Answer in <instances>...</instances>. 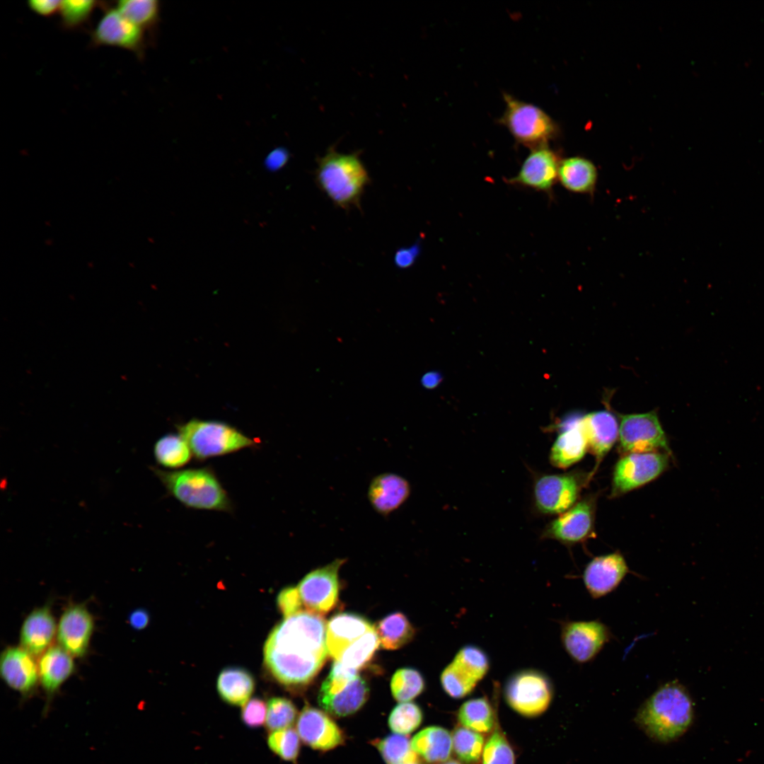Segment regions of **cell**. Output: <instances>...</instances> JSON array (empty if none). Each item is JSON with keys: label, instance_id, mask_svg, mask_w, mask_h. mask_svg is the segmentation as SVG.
I'll list each match as a JSON object with an SVG mask.
<instances>
[{"label": "cell", "instance_id": "1", "mask_svg": "<svg viewBox=\"0 0 764 764\" xmlns=\"http://www.w3.org/2000/svg\"><path fill=\"white\" fill-rule=\"evenodd\" d=\"M326 627L322 615L303 611L272 630L264 645V663L278 683L294 688L316 677L328 656Z\"/></svg>", "mask_w": 764, "mask_h": 764}, {"label": "cell", "instance_id": "2", "mask_svg": "<svg viewBox=\"0 0 764 764\" xmlns=\"http://www.w3.org/2000/svg\"><path fill=\"white\" fill-rule=\"evenodd\" d=\"M637 723L652 739L661 742L676 739L693 719V704L687 689L672 681L659 686L642 704Z\"/></svg>", "mask_w": 764, "mask_h": 764}, {"label": "cell", "instance_id": "3", "mask_svg": "<svg viewBox=\"0 0 764 764\" xmlns=\"http://www.w3.org/2000/svg\"><path fill=\"white\" fill-rule=\"evenodd\" d=\"M314 180L332 204L342 209H360L371 178L359 152L342 154L334 146L316 159Z\"/></svg>", "mask_w": 764, "mask_h": 764}, {"label": "cell", "instance_id": "4", "mask_svg": "<svg viewBox=\"0 0 764 764\" xmlns=\"http://www.w3.org/2000/svg\"><path fill=\"white\" fill-rule=\"evenodd\" d=\"M167 491L185 506L195 509L231 511V502L209 468L166 471L152 468Z\"/></svg>", "mask_w": 764, "mask_h": 764}, {"label": "cell", "instance_id": "5", "mask_svg": "<svg viewBox=\"0 0 764 764\" xmlns=\"http://www.w3.org/2000/svg\"><path fill=\"white\" fill-rule=\"evenodd\" d=\"M177 428L198 460L226 455L257 444L255 439L221 422L192 419Z\"/></svg>", "mask_w": 764, "mask_h": 764}, {"label": "cell", "instance_id": "6", "mask_svg": "<svg viewBox=\"0 0 764 764\" xmlns=\"http://www.w3.org/2000/svg\"><path fill=\"white\" fill-rule=\"evenodd\" d=\"M505 109L499 122L504 125L516 142L531 149L546 146L556 134L552 119L542 109L504 93Z\"/></svg>", "mask_w": 764, "mask_h": 764}, {"label": "cell", "instance_id": "7", "mask_svg": "<svg viewBox=\"0 0 764 764\" xmlns=\"http://www.w3.org/2000/svg\"><path fill=\"white\" fill-rule=\"evenodd\" d=\"M504 694L507 704L517 713L528 717L543 714L553 697L548 676L533 668L519 670L507 679Z\"/></svg>", "mask_w": 764, "mask_h": 764}, {"label": "cell", "instance_id": "8", "mask_svg": "<svg viewBox=\"0 0 764 764\" xmlns=\"http://www.w3.org/2000/svg\"><path fill=\"white\" fill-rule=\"evenodd\" d=\"M489 669L490 659L485 651L475 645L463 646L441 671V687L448 696L463 698L473 691Z\"/></svg>", "mask_w": 764, "mask_h": 764}, {"label": "cell", "instance_id": "9", "mask_svg": "<svg viewBox=\"0 0 764 764\" xmlns=\"http://www.w3.org/2000/svg\"><path fill=\"white\" fill-rule=\"evenodd\" d=\"M619 448L624 454L664 452L671 453L666 435L654 412L620 416Z\"/></svg>", "mask_w": 764, "mask_h": 764}, {"label": "cell", "instance_id": "10", "mask_svg": "<svg viewBox=\"0 0 764 764\" xmlns=\"http://www.w3.org/2000/svg\"><path fill=\"white\" fill-rule=\"evenodd\" d=\"M668 454L664 452L631 453L615 465L611 496L622 495L658 478L668 467Z\"/></svg>", "mask_w": 764, "mask_h": 764}, {"label": "cell", "instance_id": "11", "mask_svg": "<svg viewBox=\"0 0 764 764\" xmlns=\"http://www.w3.org/2000/svg\"><path fill=\"white\" fill-rule=\"evenodd\" d=\"M345 558H337L329 564L308 573L297 588L306 612L322 615L332 610L338 601L339 571Z\"/></svg>", "mask_w": 764, "mask_h": 764}, {"label": "cell", "instance_id": "12", "mask_svg": "<svg viewBox=\"0 0 764 764\" xmlns=\"http://www.w3.org/2000/svg\"><path fill=\"white\" fill-rule=\"evenodd\" d=\"M611 638L610 628L599 620L565 621L561 625L562 645L577 664L593 661Z\"/></svg>", "mask_w": 764, "mask_h": 764}, {"label": "cell", "instance_id": "13", "mask_svg": "<svg viewBox=\"0 0 764 764\" xmlns=\"http://www.w3.org/2000/svg\"><path fill=\"white\" fill-rule=\"evenodd\" d=\"M585 475L579 472L545 475L534 485V500L538 510L545 514H558L577 502Z\"/></svg>", "mask_w": 764, "mask_h": 764}, {"label": "cell", "instance_id": "14", "mask_svg": "<svg viewBox=\"0 0 764 764\" xmlns=\"http://www.w3.org/2000/svg\"><path fill=\"white\" fill-rule=\"evenodd\" d=\"M91 44L127 50L140 59L144 56V31L128 21L115 8L105 11L91 33Z\"/></svg>", "mask_w": 764, "mask_h": 764}, {"label": "cell", "instance_id": "15", "mask_svg": "<svg viewBox=\"0 0 764 764\" xmlns=\"http://www.w3.org/2000/svg\"><path fill=\"white\" fill-rule=\"evenodd\" d=\"M95 620L85 603H71L57 623V644L74 658L85 656L89 650Z\"/></svg>", "mask_w": 764, "mask_h": 764}, {"label": "cell", "instance_id": "16", "mask_svg": "<svg viewBox=\"0 0 764 764\" xmlns=\"http://www.w3.org/2000/svg\"><path fill=\"white\" fill-rule=\"evenodd\" d=\"M296 724L301 740L314 750L330 751L345 742L342 730L325 711L306 705Z\"/></svg>", "mask_w": 764, "mask_h": 764}, {"label": "cell", "instance_id": "17", "mask_svg": "<svg viewBox=\"0 0 764 764\" xmlns=\"http://www.w3.org/2000/svg\"><path fill=\"white\" fill-rule=\"evenodd\" d=\"M560 161L546 146L531 149L517 174L507 182L512 185L549 193L558 180Z\"/></svg>", "mask_w": 764, "mask_h": 764}, {"label": "cell", "instance_id": "18", "mask_svg": "<svg viewBox=\"0 0 764 764\" xmlns=\"http://www.w3.org/2000/svg\"><path fill=\"white\" fill-rule=\"evenodd\" d=\"M594 499L590 498L577 502L548 524L544 537L565 545L584 541L594 531Z\"/></svg>", "mask_w": 764, "mask_h": 764}, {"label": "cell", "instance_id": "19", "mask_svg": "<svg viewBox=\"0 0 764 764\" xmlns=\"http://www.w3.org/2000/svg\"><path fill=\"white\" fill-rule=\"evenodd\" d=\"M0 675L10 688L23 698L31 696L40 684L36 657L21 646H9L3 650Z\"/></svg>", "mask_w": 764, "mask_h": 764}, {"label": "cell", "instance_id": "20", "mask_svg": "<svg viewBox=\"0 0 764 764\" xmlns=\"http://www.w3.org/2000/svg\"><path fill=\"white\" fill-rule=\"evenodd\" d=\"M628 572L623 555L615 552L593 558L586 565L582 579L589 594L597 599L615 590Z\"/></svg>", "mask_w": 764, "mask_h": 764}, {"label": "cell", "instance_id": "21", "mask_svg": "<svg viewBox=\"0 0 764 764\" xmlns=\"http://www.w3.org/2000/svg\"><path fill=\"white\" fill-rule=\"evenodd\" d=\"M411 494L409 481L395 473H383L370 481L367 499L372 509L379 515L387 517L400 509Z\"/></svg>", "mask_w": 764, "mask_h": 764}, {"label": "cell", "instance_id": "22", "mask_svg": "<svg viewBox=\"0 0 764 764\" xmlns=\"http://www.w3.org/2000/svg\"><path fill=\"white\" fill-rule=\"evenodd\" d=\"M57 623L50 605L33 609L23 620L20 630V646L39 657L53 644Z\"/></svg>", "mask_w": 764, "mask_h": 764}, {"label": "cell", "instance_id": "23", "mask_svg": "<svg viewBox=\"0 0 764 764\" xmlns=\"http://www.w3.org/2000/svg\"><path fill=\"white\" fill-rule=\"evenodd\" d=\"M375 627L364 617L353 613H340L332 616L326 627L328 655L338 660L355 641Z\"/></svg>", "mask_w": 764, "mask_h": 764}, {"label": "cell", "instance_id": "24", "mask_svg": "<svg viewBox=\"0 0 764 764\" xmlns=\"http://www.w3.org/2000/svg\"><path fill=\"white\" fill-rule=\"evenodd\" d=\"M74 657L58 644H53L37 660L40 684L47 703L74 674L76 665Z\"/></svg>", "mask_w": 764, "mask_h": 764}, {"label": "cell", "instance_id": "25", "mask_svg": "<svg viewBox=\"0 0 764 764\" xmlns=\"http://www.w3.org/2000/svg\"><path fill=\"white\" fill-rule=\"evenodd\" d=\"M581 424L588 448L599 463L618 439V421L613 413L601 410L584 415L581 418Z\"/></svg>", "mask_w": 764, "mask_h": 764}, {"label": "cell", "instance_id": "26", "mask_svg": "<svg viewBox=\"0 0 764 764\" xmlns=\"http://www.w3.org/2000/svg\"><path fill=\"white\" fill-rule=\"evenodd\" d=\"M369 685L359 675L345 688L332 693H318V701L327 713L336 717H345L359 711L369 696Z\"/></svg>", "mask_w": 764, "mask_h": 764}, {"label": "cell", "instance_id": "27", "mask_svg": "<svg viewBox=\"0 0 764 764\" xmlns=\"http://www.w3.org/2000/svg\"><path fill=\"white\" fill-rule=\"evenodd\" d=\"M588 449L579 418L568 423L561 430L550 449V461L555 467L567 468L579 461Z\"/></svg>", "mask_w": 764, "mask_h": 764}, {"label": "cell", "instance_id": "28", "mask_svg": "<svg viewBox=\"0 0 764 764\" xmlns=\"http://www.w3.org/2000/svg\"><path fill=\"white\" fill-rule=\"evenodd\" d=\"M411 747L421 760L438 764L450 758L453 750L452 736L441 727H427L412 737Z\"/></svg>", "mask_w": 764, "mask_h": 764}, {"label": "cell", "instance_id": "29", "mask_svg": "<svg viewBox=\"0 0 764 764\" xmlns=\"http://www.w3.org/2000/svg\"><path fill=\"white\" fill-rule=\"evenodd\" d=\"M216 689L221 699L233 706H243L255 689L252 674L240 667H227L218 676Z\"/></svg>", "mask_w": 764, "mask_h": 764}, {"label": "cell", "instance_id": "30", "mask_svg": "<svg viewBox=\"0 0 764 764\" xmlns=\"http://www.w3.org/2000/svg\"><path fill=\"white\" fill-rule=\"evenodd\" d=\"M598 173L594 164L589 160L573 156L560 161L558 181L567 190L575 193L593 192Z\"/></svg>", "mask_w": 764, "mask_h": 764}, {"label": "cell", "instance_id": "31", "mask_svg": "<svg viewBox=\"0 0 764 764\" xmlns=\"http://www.w3.org/2000/svg\"><path fill=\"white\" fill-rule=\"evenodd\" d=\"M457 718L460 725L480 734L491 732L498 720L496 709L487 697L473 698L463 703Z\"/></svg>", "mask_w": 764, "mask_h": 764}, {"label": "cell", "instance_id": "32", "mask_svg": "<svg viewBox=\"0 0 764 764\" xmlns=\"http://www.w3.org/2000/svg\"><path fill=\"white\" fill-rule=\"evenodd\" d=\"M380 644L388 650L398 649L409 643L416 631L408 618L400 612L389 614L375 627Z\"/></svg>", "mask_w": 764, "mask_h": 764}, {"label": "cell", "instance_id": "33", "mask_svg": "<svg viewBox=\"0 0 764 764\" xmlns=\"http://www.w3.org/2000/svg\"><path fill=\"white\" fill-rule=\"evenodd\" d=\"M154 454L157 463L168 468H179L191 459L192 451L180 434H169L155 444Z\"/></svg>", "mask_w": 764, "mask_h": 764}, {"label": "cell", "instance_id": "34", "mask_svg": "<svg viewBox=\"0 0 764 764\" xmlns=\"http://www.w3.org/2000/svg\"><path fill=\"white\" fill-rule=\"evenodd\" d=\"M115 8L144 31L154 28L158 23L160 5L156 0H122Z\"/></svg>", "mask_w": 764, "mask_h": 764}, {"label": "cell", "instance_id": "35", "mask_svg": "<svg viewBox=\"0 0 764 764\" xmlns=\"http://www.w3.org/2000/svg\"><path fill=\"white\" fill-rule=\"evenodd\" d=\"M452 743L453 753L461 763H480L485 746V739L480 733L459 725L453 730Z\"/></svg>", "mask_w": 764, "mask_h": 764}, {"label": "cell", "instance_id": "36", "mask_svg": "<svg viewBox=\"0 0 764 764\" xmlns=\"http://www.w3.org/2000/svg\"><path fill=\"white\" fill-rule=\"evenodd\" d=\"M379 645V639L374 628L352 644L337 661L343 666L358 671L369 662Z\"/></svg>", "mask_w": 764, "mask_h": 764}, {"label": "cell", "instance_id": "37", "mask_svg": "<svg viewBox=\"0 0 764 764\" xmlns=\"http://www.w3.org/2000/svg\"><path fill=\"white\" fill-rule=\"evenodd\" d=\"M373 745L386 764H400L420 759L411 747V740L394 734L373 741Z\"/></svg>", "mask_w": 764, "mask_h": 764}, {"label": "cell", "instance_id": "38", "mask_svg": "<svg viewBox=\"0 0 764 764\" xmlns=\"http://www.w3.org/2000/svg\"><path fill=\"white\" fill-rule=\"evenodd\" d=\"M425 681L422 673L412 668H402L392 676L390 690L399 702H410L424 690Z\"/></svg>", "mask_w": 764, "mask_h": 764}, {"label": "cell", "instance_id": "39", "mask_svg": "<svg viewBox=\"0 0 764 764\" xmlns=\"http://www.w3.org/2000/svg\"><path fill=\"white\" fill-rule=\"evenodd\" d=\"M423 712L418 705L412 702H400L391 710L388 725L394 733L407 736L422 724Z\"/></svg>", "mask_w": 764, "mask_h": 764}, {"label": "cell", "instance_id": "40", "mask_svg": "<svg viewBox=\"0 0 764 764\" xmlns=\"http://www.w3.org/2000/svg\"><path fill=\"white\" fill-rule=\"evenodd\" d=\"M482 764H515V755L497 720L485 743Z\"/></svg>", "mask_w": 764, "mask_h": 764}, {"label": "cell", "instance_id": "41", "mask_svg": "<svg viewBox=\"0 0 764 764\" xmlns=\"http://www.w3.org/2000/svg\"><path fill=\"white\" fill-rule=\"evenodd\" d=\"M265 727L269 732L291 727L297 720L298 712L291 700L273 697L267 702Z\"/></svg>", "mask_w": 764, "mask_h": 764}, {"label": "cell", "instance_id": "42", "mask_svg": "<svg viewBox=\"0 0 764 764\" xmlns=\"http://www.w3.org/2000/svg\"><path fill=\"white\" fill-rule=\"evenodd\" d=\"M267 743L269 748L284 760L294 763L299 757L301 739L292 727L270 732Z\"/></svg>", "mask_w": 764, "mask_h": 764}, {"label": "cell", "instance_id": "43", "mask_svg": "<svg viewBox=\"0 0 764 764\" xmlns=\"http://www.w3.org/2000/svg\"><path fill=\"white\" fill-rule=\"evenodd\" d=\"M98 3L93 0L62 1L59 13L62 28L74 30L83 25L91 18Z\"/></svg>", "mask_w": 764, "mask_h": 764}, {"label": "cell", "instance_id": "44", "mask_svg": "<svg viewBox=\"0 0 764 764\" xmlns=\"http://www.w3.org/2000/svg\"><path fill=\"white\" fill-rule=\"evenodd\" d=\"M267 703L260 698L250 699L243 707L241 719L250 728H258L265 724Z\"/></svg>", "mask_w": 764, "mask_h": 764}, {"label": "cell", "instance_id": "45", "mask_svg": "<svg viewBox=\"0 0 764 764\" xmlns=\"http://www.w3.org/2000/svg\"><path fill=\"white\" fill-rule=\"evenodd\" d=\"M277 604L284 618L305 611L297 587L287 586L282 589L277 595Z\"/></svg>", "mask_w": 764, "mask_h": 764}, {"label": "cell", "instance_id": "46", "mask_svg": "<svg viewBox=\"0 0 764 764\" xmlns=\"http://www.w3.org/2000/svg\"><path fill=\"white\" fill-rule=\"evenodd\" d=\"M422 250L419 241L408 247L398 248L393 256V263L400 270L411 267L418 260Z\"/></svg>", "mask_w": 764, "mask_h": 764}, {"label": "cell", "instance_id": "47", "mask_svg": "<svg viewBox=\"0 0 764 764\" xmlns=\"http://www.w3.org/2000/svg\"><path fill=\"white\" fill-rule=\"evenodd\" d=\"M62 1L57 0H30L27 2L28 8L35 13L49 17L59 12Z\"/></svg>", "mask_w": 764, "mask_h": 764}, {"label": "cell", "instance_id": "48", "mask_svg": "<svg viewBox=\"0 0 764 764\" xmlns=\"http://www.w3.org/2000/svg\"><path fill=\"white\" fill-rule=\"evenodd\" d=\"M289 158V154L286 149L282 147L277 148L267 156L265 161L266 167L272 171L278 170L286 164Z\"/></svg>", "mask_w": 764, "mask_h": 764}, {"label": "cell", "instance_id": "49", "mask_svg": "<svg viewBox=\"0 0 764 764\" xmlns=\"http://www.w3.org/2000/svg\"><path fill=\"white\" fill-rule=\"evenodd\" d=\"M150 621V615L144 608H137L132 611L128 616V623L131 627L136 630H141L147 627Z\"/></svg>", "mask_w": 764, "mask_h": 764}, {"label": "cell", "instance_id": "50", "mask_svg": "<svg viewBox=\"0 0 764 764\" xmlns=\"http://www.w3.org/2000/svg\"><path fill=\"white\" fill-rule=\"evenodd\" d=\"M436 376L434 374H426L422 378V383L427 388H432L436 383Z\"/></svg>", "mask_w": 764, "mask_h": 764}, {"label": "cell", "instance_id": "51", "mask_svg": "<svg viewBox=\"0 0 764 764\" xmlns=\"http://www.w3.org/2000/svg\"><path fill=\"white\" fill-rule=\"evenodd\" d=\"M438 764H461V763L460 762L456 760L448 759V760H446L444 762H442V763H438Z\"/></svg>", "mask_w": 764, "mask_h": 764}, {"label": "cell", "instance_id": "52", "mask_svg": "<svg viewBox=\"0 0 764 764\" xmlns=\"http://www.w3.org/2000/svg\"><path fill=\"white\" fill-rule=\"evenodd\" d=\"M400 764H423V763L420 759H418L416 760L405 762Z\"/></svg>", "mask_w": 764, "mask_h": 764}]
</instances>
